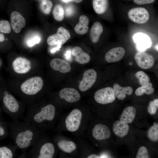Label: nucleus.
<instances>
[{
    "label": "nucleus",
    "instance_id": "1",
    "mask_svg": "<svg viewBox=\"0 0 158 158\" xmlns=\"http://www.w3.org/2000/svg\"><path fill=\"white\" fill-rule=\"evenodd\" d=\"M8 125L14 145L23 152L31 147L41 135L38 128L24 121L13 120Z\"/></svg>",
    "mask_w": 158,
    "mask_h": 158
},
{
    "label": "nucleus",
    "instance_id": "2",
    "mask_svg": "<svg viewBox=\"0 0 158 158\" xmlns=\"http://www.w3.org/2000/svg\"><path fill=\"white\" fill-rule=\"evenodd\" d=\"M56 116V109L53 105L41 106L37 104L29 108L23 119V121L32 124L41 131L50 127Z\"/></svg>",
    "mask_w": 158,
    "mask_h": 158
},
{
    "label": "nucleus",
    "instance_id": "3",
    "mask_svg": "<svg viewBox=\"0 0 158 158\" xmlns=\"http://www.w3.org/2000/svg\"><path fill=\"white\" fill-rule=\"evenodd\" d=\"M41 135L35 141L27 157L31 158H52L55 152L54 145L51 142L45 141Z\"/></svg>",
    "mask_w": 158,
    "mask_h": 158
},
{
    "label": "nucleus",
    "instance_id": "4",
    "mask_svg": "<svg viewBox=\"0 0 158 158\" xmlns=\"http://www.w3.org/2000/svg\"><path fill=\"white\" fill-rule=\"evenodd\" d=\"M3 101L6 110L13 120H19L23 117V107L12 95L7 92L4 93Z\"/></svg>",
    "mask_w": 158,
    "mask_h": 158
},
{
    "label": "nucleus",
    "instance_id": "5",
    "mask_svg": "<svg viewBox=\"0 0 158 158\" xmlns=\"http://www.w3.org/2000/svg\"><path fill=\"white\" fill-rule=\"evenodd\" d=\"M43 84V80L41 77L38 76L32 77L22 83L20 90L24 96H34L42 90Z\"/></svg>",
    "mask_w": 158,
    "mask_h": 158
},
{
    "label": "nucleus",
    "instance_id": "6",
    "mask_svg": "<svg viewBox=\"0 0 158 158\" xmlns=\"http://www.w3.org/2000/svg\"><path fill=\"white\" fill-rule=\"evenodd\" d=\"M82 114L79 109L73 110L66 117L65 121L66 127L71 132L77 131L80 125Z\"/></svg>",
    "mask_w": 158,
    "mask_h": 158
},
{
    "label": "nucleus",
    "instance_id": "7",
    "mask_svg": "<svg viewBox=\"0 0 158 158\" xmlns=\"http://www.w3.org/2000/svg\"><path fill=\"white\" fill-rule=\"evenodd\" d=\"M71 37L68 30L60 27L57 29V32L49 36L47 40V44L51 46L61 45L65 43Z\"/></svg>",
    "mask_w": 158,
    "mask_h": 158
},
{
    "label": "nucleus",
    "instance_id": "8",
    "mask_svg": "<svg viewBox=\"0 0 158 158\" xmlns=\"http://www.w3.org/2000/svg\"><path fill=\"white\" fill-rule=\"evenodd\" d=\"M95 101L102 104H107L114 102L116 97L113 88L107 87L97 90L94 96Z\"/></svg>",
    "mask_w": 158,
    "mask_h": 158
},
{
    "label": "nucleus",
    "instance_id": "9",
    "mask_svg": "<svg viewBox=\"0 0 158 158\" xmlns=\"http://www.w3.org/2000/svg\"><path fill=\"white\" fill-rule=\"evenodd\" d=\"M128 16L133 22L142 24L148 21L150 16L146 9L143 7H138L130 9L128 13Z\"/></svg>",
    "mask_w": 158,
    "mask_h": 158
},
{
    "label": "nucleus",
    "instance_id": "10",
    "mask_svg": "<svg viewBox=\"0 0 158 158\" xmlns=\"http://www.w3.org/2000/svg\"><path fill=\"white\" fill-rule=\"evenodd\" d=\"M97 78V73L94 70L90 69L85 71L79 85L80 90L84 92L90 88L95 83Z\"/></svg>",
    "mask_w": 158,
    "mask_h": 158
},
{
    "label": "nucleus",
    "instance_id": "11",
    "mask_svg": "<svg viewBox=\"0 0 158 158\" xmlns=\"http://www.w3.org/2000/svg\"><path fill=\"white\" fill-rule=\"evenodd\" d=\"M134 58L138 66L143 69L151 68L154 63L153 56L144 51H139L135 54Z\"/></svg>",
    "mask_w": 158,
    "mask_h": 158
},
{
    "label": "nucleus",
    "instance_id": "12",
    "mask_svg": "<svg viewBox=\"0 0 158 158\" xmlns=\"http://www.w3.org/2000/svg\"><path fill=\"white\" fill-rule=\"evenodd\" d=\"M133 38L136 44L137 49L139 51H144L150 47L152 45L150 37L143 32H140L135 33Z\"/></svg>",
    "mask_w": 158,
    "mask_h": 158
},
{
    "label": "nucleus",
    "instance_id": "13",
    "mask_svg": "<svg viewBox=\"0 0 158 158\" xmlns=\"http://www.w3.org/2000/svg\"><path fill=\"white\" fill-rule=\"evenodd\" d=\"M14 71L19 74L26 73L31 68L30 61L25 58L19 57L16 58L12 63Z\"/></svg>",
    "mask_w": 158,
    "mask_h": 158
},
{
    "label": "nucleus",
    "instance_id": "14",
    "mask_svg": "<svg viewBox=\"0 0 158 158\" xmlns=\"http://www.w3.org/2000/svg\"><path fill=\"white\" fill-rule=\"evenodd\" d=\"M59 95L61 99H63L69 103L78 102L81 96L78 92L72 88H65L59 91Z\"/></svg>",
    "mask_w": 158,
    "mask_h": 158
},
{
    "label": "nucleus",
    "instance_id": "15",
    "mask_svg": "<svg viewBox=\"0 0 158 158\" xmlns=\"http://www.w3.org/2000/svg\"><path fill=\"white\" fill-rule=\"evenodd\" d=\"M126 53L125 49L121 47H117L109 50L105 54V59L108 63H111L121 60Z\"/></svg>",
    "mask_w": 158,
    "mask_h": 158
},
{
    "label": "nucleus",
    "instance_id": "16",
    "mask_svg": "<svg viewBox=\"0 0 158 158\" xmlns=\"http://www.w3.org/2000/svg\"><path fill=\"white\" fill-rule=\"evenodd\" d=\"M11 22L13 29L16 33L20 32L26 25L24 18L19 13L16 11H13L11 14Z\"/></svg>",
    "mask_w": 158,
    "mask_h": 158
},
{
    "label": "nucleus",
    "instance_id": "17",
    "mask_svg": "<svg viewBox=\"0 0 158 158\" xmlns=\"http://www.w3.org/2000/svg\"><path fill=\"white\" fill-rule=\"evenodd\" d=\"M92 134L93 137L98 140L108 139L111 135V132L108 127L101 124L95 126L93 129Z\"/></svg>",
    "mask_w": 158,
    "mask_h": 158
},
{
    "label": "nucleus",
    "instance_id": "18",
    "mask_svg": "<svg viewBox=\"0 0 158 158\" xmlns=\"http://www.w3.org/2000/svg\"><path fill=\"white\" fill-rule=\"evenodd\" d=\"M50 65L54 70L62 73L69 72L71 70V66L69 63L59 58L51 60L50 62Z\"/></svg>",
    "mask_w": 158,
    "mask_h": 158
},
{
    "label": "nucleus",
    "instance_id": "19",
    "mask_svg": "<svg viewBox=\"0 0 158 158\" xmlns=\"http://www.w3.org/2000/svg\"><path fill=\"white\" fill-rule=\"evenodd\" d=\"M113 130L116 135L122 138L128 134L129 126L128 123L125 122L117 121L115 122L113 125Z\"/></svg>",
    "mask_w": 158,
    "mask_h": 158
},
{
    "label": "nucleus",
    "instance_id": "20",
    "mask_svg": "<svg viewBox=\"0 0 158 158\" xmlns=\"http://www.w3.org/2000/svg\"><path fill=\"white\" fill-rule=\"evenodd\" d=\"M72 54L75 57L76 60L80 64L87 63L90 60V55L83 51L82 49L78 46L75 47L73 48Z\"/></svg>",
    "mask_w": 158,
    "mask_h": 158
},
{
    "label": "nucleus",
    "instance_id": "21",
    "mask_svg": "<svg viewBox=\"0 0 158 158\" xmlns=\"http://www.w3.org/2000/svg\"><path fill=\"white\" fill-rule=\"evenodd\" d=\"M113 89L116 97L120 100L124 99L126 94L130 95L133 92V89L131 87H122L118 83L114 84Z\"/></svg>",
    "mask_w": 158,
    "mask_h": 158
},
{
    "label": "nucleus",
    "instance_id": "22",
    "mask_svg": "<svg viewBox=\"0 0 158 158\" xmlns=\"http://www.w3.org/2000/svg\"><path fill=\"white\" fill-rule=\"evenodd\" d=\"M136 114L135 108L132 106L126 108L120 116V121L127 123H131L134 120Z\"/></svg>",
    "mask_w": 158,
    "mask_h": 158
},
{
    "label": "nucleus",
    "instance_id": "23",
    "mask_svg": "<svg viewBox=\"0 0 158 158\" xmlns=\"http://www.w3.org/2000/svg\"><path fill=\"white\" fill-rule=\"evenodd\" d=\"M89 20L85 15H81L79 18V22L75 26L74 30L76 33L83 35L86 33L88 30Z\"/></svg>",
    "mask_w": 158,
    "mask_h": 158
},
{
    "label": "nucleus",
    "instance_id": "24",
    "mask_svg": "<svg viewBox=\"0 0 158 158\" xmlns=\"http://www.w3.org/2000/svg\"><path fill=\"white\" fill-rule=\"evenodd\" d=\"M103 31V26L98 22L95 23L91 27L90 32V36L92 42L97 43Z\"/></svg>",
    "mask_w": 158,
    "mask_h": 158
},
{
    "label": "nucleus",
    "instance_id": "25",
    "mask_svg": "<svg viewBox=\"0 0 158 158\" xmlns=\"http://www.w3.org/2000/svg\"><path fill=\"white\" fill-rule=\"evenodd\" d=\"M58 147L62 151L67 153H71L76 148L75 143L71 141L61 140L57 143Z\"/></svg>",
    "mask_w": 158,
    "mask_h": 158
},
{
    "label": "nucleus",
    "instance_id": "26",
    "mask_svg": "<svg viewBox=\"0 0 158 158\" xmlns=\"http://www.w3.org/2000/svg\"><path fill=\"white\" fill-rule=\"evenodd\" d=\"M92 3L93 9L98 14H102L107 9L108 0H93Z\"/></svg>",
    "mask_w": 158,
    "mask_h": 158
},
{
    "label": "nucleus",
    "instance_id": "27",
    "mask_svg": "<svg viewBox=\"0 0 158 158\" xmlns=\"http://www.w3.org/2000/svg\"><path fill=\"white\" fill-rule=\"evenodd\" d=\"M17 148L14 145L0 147V158H13L15 157Z\"/></svg>",
    "mask_w": 158,
    "mask_h": 158
},
{
    "label": "nucleus",
    "instance_id": "28",
    "mask_svg": "<svg viewBox=\"0 0 158 158\" xmlns=\"http://www.w3.org/2000/svg\"><path fill=\"white\" fill-rule=\"evenodd\" d=\"M154 91V89L152 87V84L149 82L138 87L136 90L135 93L137 96H140L144 94L150 95Z\"/></svg>",
    "mask_w": 158,
    "mask_h": 158
},
{
    "label": "nucleus",
    "instance_id": "29",
    "mask_svg": "<svg viewBox=\"0 0 158 158\" xmlns=\"http://www.w3.org/2000/svg\"><path fill=\"white\" fill-rule=\"evenodd\" d=\"M52 12L54 18L56 20L60 21L63 20L65 13L64 8L62 5L60 4L56 5L54 8Z\"/></svg>",
    "mask_w": 158,
    "mask_h": 158
},
{
    "label": "nucleus",
    "instance_id": "30",
    "mask_svg": "<svg viewBox=\"0 0 158 158\" xmlns=\"http://www.w3.org/2000/svg\"><path fill=\"white\" fill-rule=\"evenodd\" d=\"M147 136L152 141L156 142L158 140V124L154 122V125L151 127L147 132Z\"/></svg>",
    "mask_w": 158,
    "mask_h": 158
},
{
    "label": "nucleus",
    "instance_id": "31",
    "mask_svg": "<svg viewBox=\"0 0 158 158\" xmlns=\"http://www.w3.org/2000/svg\"><path fill=\"white\" fill-rule=\"evenodd\" d=\"M52 2L49 0H43L41 2L40 7L42 12L44 14H49L53 6Z\"/></svg>",
    "mask_w": 158,
    "mask_h": 158
},
{
    "label": "nucleus",
    "instance_id": "32",
    "mask_svg": "<svg viewBox=\"0 0 158 158\" xmlns=\"http://www.w3.org/2000/svg\"><path fill=\"white\" fill-rule=\"evenodd\" d=\"M136 77L139 80L140 84L142 85L149 82L150 79L149 77L144 72L139 71L135 74Z\"/></svg>",
    "mask_w": 158,
    "mask_h": 158
},
{
    "label": "nucleus",
    "instance_id": "33",
    "mask_svg": "<svg viewBox=\"0 0 158 158\" xmlns=\"http://www.w3.org/2000/svg\"><path fill=\"white\" fill-rule=\"evenodd\" d=\"M11 31V27L9 22L5 20H0V32L8 34Z\"/></svg>",
    "mask_w": 158,
    "mask_h": 158
},
{
    "label": "nucleus",
    "instance_id": "34",
    "mask_svg": "<svg viewBox=\"0 0 158 158\" xmlns=\"http://www.w3.org/2000/svg\"><path fill=\"white\" fill-rule=\"evenodd\" d=\"M147 148L144 146L140 147L138 151L136 156V158H149Z\"/></svg>",
    "mask_w": 158,
    "mask_h": 158
},
{
    "label": "nucleus",
    "instance_id": "35",
    "mask_svg": "<svg viewBox=\"0 0 158 158\" xmlns=\"http://www.w3.org/2000/svg\"><path fill=\"white\" fill-rule=\"evenodd\" d=\"M158 108V106L156 105L153 101H150L147 108L148 113L150 114L154 115L157 112Z\"/></svg>",
    "mask_w": 158,
    "mask_h": 158
},
{
    "label": "nucleus",
    "instance_id": "36",
    "mask_svg": "<svg viewBox=\"0 0 158 158\" xmlns=\"http://www.w3.org/2000/svg\"><path fill=\"white\" fill-rule=\"evenodd\" d=\"M41 40V38L37 36L32 37L27 40V45L29 47H32L35 44L39 43Z\"/></svg>",
    "mask_w": 158,
    "mask_h": 158
},
{
    "label": "nucleus",
    "instance_id": "37",
    "mask_svg": "<svg viewBox=\"0 0 158 158\" xmlns=\"http://www.w3.org/2000/svg\"><path fill=\"white\" fill-rule=\"evenodd\" d=\"M64 10L65 15L67 17L72 16L74 13V9L71 5L67 6L64 8Z\"/></svg>",
    "mask_w": 158,
    "mask_h": 158
},
{
    "label": "nucleus",
    "instance_id": "38",
    "mask_svg": "<svg viewBox=\"0 0 158 158\" xmlns=\"http://www.w3.org/2000/svg\"><path fill=\"white\" fill-rule=\"evenodd\" d=\"M155 0H133L134 2L138 5H143L153 3Z\"/></svg>",
    "mask_w": 158,
    "mask_h": 158
},
{
    "label": "nucleus",
    "instance_id": "39",
    "mask_svg": "<svg viewBox=\"0 0 158 158\" xmlns=\"http://www.w3.org/2000/svg\"><path fill=\"white\" fill-rule=\"evenodd\" d=\"M7 131L4 127L0 124V137H4L7 134Z\"/></svg>",
    "mask_w": 158,
    "mask_h": 158
},
{
    "label": "nucleus",
    "instance_id": "40",
    "mask_svg": "<svg viewBox=\"0 0 158 158\" xmlns=\"http://www.w3.org/2000/svg\"><path fill=\"white\" fill-rule=\"evenodd\" d=\"M57 47H54L51 50V53H54L56 52V51L59 50V49L61 47V45H57Z\"/></svg>",
    "mask_w": 158,
    "mask_h": 158
},
{
    "label": "nucleus",
    "instance_id": "41",
    "mask_svg": "<svg viewBox=\"0 0 158 158\" xmlns=\"http://www.w3.org/2000/svg\"><path fill=\"white\" fill-rule=\"evenodd\" d=\"M65 56L66 58L67 59H69L71 56V51H66L65 54Z\"/></svg>",
    "mask_w": 158,
    "mask_h": 158
},
{
    "label": "nucleus",
    "instance_id": "42",
    "mask_svg": "<svg viewBox=\"0 0 158 158\" xmlns=\"http://www.w3.org/2000/svg\"><path fill=\"white\" fill-rule=\"evenodd\" d=\"M5 40L4 35L2 33H0V42H3Z\"/></svg>",
    "mask_w": 158,
    "mask_h": 158
},
{
    "label": "nucleus",
    "instance_id": "43",
    "mask_svg": "<svg viewBox=\"0 0 158 158\" xmlns=\"http://www.w3.org/2000/svg\"><path fill=\"white\" fill-rule=\"evenodd\" d=\"M99 157L95 154H92L87 157V158H98Z\"/></svg>",
    "mask_w": 158,
    "mask_h": 158
},
{
    "label": "nucleus",
    "instance_id": "44",
    "mask_svg": "<svg viewBox=\"0 0 158 158\" xmlns=\"http://www.w3.org/2000/svg\"><path fill=\"white\" fill-rule=\"evenodd\" d=\"M83 0H70V1L75 2L77 3H80Z\"/></svg>",
    "mask_w": 158,
    "mask_h": 158
},
{
    "label": "nucleus",
    "instance_id": "45",
    "mask_svg": "<svg viewBox=\"0 0 158 158\" xmlns=\"http://www.w3.org/2000/svg\"><path fill=\"white\" fill-rule=\"evenodd\" d=\"M153 101L156 105L158 106V99H154Z\"/></svg>",
    "mask_w": 158,
    "mask_h": 158
},
{
    "label": "nucleus",
    "instance_id": "46",
    "mask_svg": "<svg viewBox=\"0 0 158 158\" xmlns=\"http://www.w3.org/2000/svg\"><path fill=\"white\" fill-rule=\"evenodd\" d=\"M62 1L65 2H67L68 1H70V0H62Z\"/></svg>",
    "mask_w": 158,
    "mask_h": 158
},
{
    "label": "nucleus",
    "instance_id": "47",
    "mask_svg": "<svg viewBox=\"0 0 158 158\" xmlns=\"http://www.w3.org/2000/svg\"><path fill=\"white\" fill-rule=\"evenodd\" d=\"M2 64V62L1 60L0 59V68L1 67V66Z\"/></svg>",
    "mask_w": 158,
    "mask_h": 158
}]
</instances>
